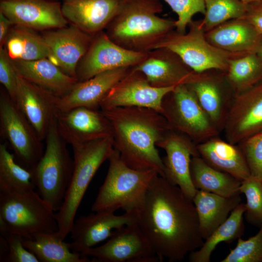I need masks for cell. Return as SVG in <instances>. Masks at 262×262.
Listing matches in <instances>:
<instances>
[{
    "instance_id": "cell-1",
    "label": "cell",
    "mask_w": 262,
    "mask_h": 262,
    "mask_svg": "<svg viewBox=\"0 0 262 262\" xmlns=\"http://www.w3.org/2000/svg\"><path fill=\"white\" fill-rule=\"evenodd\" d=\"M135 213L137 224L161 261H182L204 243L193 200L159 175Z\"/></svg>"
},
{
    "instance_id": "cell-2",
    "label": "cell",
    "mask_w": 262,
    "mask_h": 262,
    "mask_svg": "<svg viewBox=\"0 0 262 262\" xmlns=\"http://www.w3.org/2000/svg\"><path fill=\"white\" fill-rule=\"evenodd\" d=\"M109 121L114 148L129 167L153 169L164 177L162 158L157 144L171 129L164 117L154 109L119 107L100 110Z\"/></svg>"
},
{
    "instance_id": "cell-3",
    "label": "cell",
    "mask_w": 262,
    "mask_h": 262,
    "mask_svg": "<svg viewBox=\"0 0 262 262\" xmlns=\"http://www.w3.org/2000/svg\"><path fill=\"white\" fill-rule=\"evenodd\" d=\"M163 10L161 0H119L105 33L125 49L147 52L175 29L176 20L157 15Z\"/></svg>"
},
{
    "instance_id": "cell-4",
    "label": "cell",
    "mask_w": 262,
    "mask_h": 262,
    "mask_svg": "<svg viewBox=\"0 0 262 262\" xmlns=\"http://www.w3.org/2000/svg\"><path fill=\"white\" fill-rule=\"evenodd\" d=\"M108 172L92 206V212H136L144 202L147 192L159 175L153 169L138 170L128 166L114 148L109 158Z\"/></svg>"
},
{
    "instance_id": "cell-5",
    "label": "cell",
    "mask_w": 262,
    "mask_h": 262,
    "mask_svg": "<svg viewBox=\"0 0 262 262\" xmlns=\"http://www.w3.org/2000/svg\"><path fill=\"white\" fill-rule=\"evenodd\" d=\"M74 169L63 204L55 216L58 233L64 240L70 233L85 192L101 165L114 149L112 136L72 147Z\"/></svg>"
},
{
    "instance_id": "cell-6",
    "label": "cell",
    "mask_w": 262,
    "mask_h": 262,
    "mask_svg": "<svg viewBox=\"0 0 262 262\" xmlns=\"http://www.w3.org/2000/svg\"><path fill=\"white\" fill-rule=\"evenodd\" d=\"M45 140L44 154L33 173L38 194L55 212L60 209L70 183L74 159L70 155L67 143L59 133L56 119Z\"/></svg>"
},
{
    "instance_id": "cell-7",
    "label": "cell",
    "mask_w": 262,
    "mask_h": 262,
    "mask_svg": "<svg viewBox=\"0 0 262 262\" xmlns=\"http://www.w3.org/2000/svg\"><path fill=\"white\" fill-rule=\"evenodd\" d=\"M34 190L0 192V231L30 239L36 234L58 230L55 213Z\"/></svg>"
},
{
    "instance_id": "cell-8",
    "label": "cell",
    "mask_w": 262,
    "mask_h": 262,
    "mask_svg": "<svg viewBox=\"0 0 262 262\" xmlns=\"http://www.w3.org/2000/svg\"><path fill=\"white\" fill-rule=\"evenodd\" d=\"M188 28V31L184 33L172 30L159 42L155 49L164 48L170 50L196 73L212 70L225 73L231 54L214 47L208 41L200 22L192 21Z\"/></svg>"
},
{
    "instance_id": "cell-9",
    "label": "cell",
    "mask_w": 262,
    "mask_h": 262,
    "mask_svg": "<svg viewBox=\"0 0 262 262\" xmlns=\"http://www.w3.org/2000/svg\"><path fill=\"white\" fill-rule=\"evenodd\" d=\"M0 134L16 161L33 171L44 154L34 129L4 89L0 93Z\"/></svg>"
},
{
    "instance_id": "cell-10",
    "label": "cell",
    "mask_w": 262,
    "mask_h": 262,
    "mask_svg": "<svg viewBox=\"0 0 262 262\" xmlns=\"http://www.w3.org/2000/svg\"><path fill=\"white\" fill-rule=\"evenodd\" d=\"M160 113L171 129L187 135L196 144L220 134L187 84L176 86L164 97Z\"/></svg>"
},
{
    "instance_id": "cell-11",
    "label": "cell",
    "mask_w": 262,
    "mask_h": 262,
    "mask_svg": "<svg viewBox=\"0 0 262 262\" xmlns=\"http://www.w3.org/2000/svg\"><path fill=\"white\" fill-rule=\"evenodd\" d=\"M82 255L99 262L161 261L136 222L115 230L105 243Z\"/></svg>"
},
{
    "instance_id": "cell-12",
    "label": "cell",
    "mask_w": 262,
    "mask_h": 262,
    "mask_svg": "<svg viewBox=\"0 0 262 262\" xmlns=\"http://www.w3.org/2000/svg\"><path fill=\"white\" fill-rule=\"evenodd\" d=\"M147 54L125 49L102 32L94 36L89 48L78 64L77 79L83 82L106 71L133 67L141 62Z\"/></svg>"
},
{
    "instance_id": "cell-13",
    "label": "cell",
    "mask_w": 262,
    "mask_h": 262,
    "mask_svg": "<svg viewBox=\"0 0 262 262\" xmlns=\"http://www.w3.org/2000/svg\"><path fill=\"white\" fill-rule=\"evenodd\" d=\"M157 147L166 153L162 159L164 178L193 199L197 189L192 182L190 166L192 157L200 156L197 144L187 135L171 129L157 143Z\"/></svg>"
},
{
    "instance_id": "cell-14",
    "label": "cell",
    "mask_w": 262,
    "mask_h": 262,
    "mask_svg": "<svg viewBox=\"0 0 262 262\" xmlns=\"http://www.w3.org/2000/svg\"><path fill=\"white\" fill-rule=\"evenodd\" d=\"M262 131V81L234 95L222 131L226 140L238 145Z\"/></svg>"
},
{
    "instance_id": "cell-15",
    "label": "cell",
    "mask_w": 262,
    "mask_h": 262,
    "mask_svg": "<svg viewBox=\"0 0 262 262\" xmlns=\"http://www.w3.org/2000/svg\"><path fill=\"white\" fill-rule=\"evenodd\" d=\"M175 87H153L143 73L131 67L103 98L100 109L135 106L150 108L161 113L164 98Z\"/></svg>"
},
{
    "instance_id": "cell-16",
    "label": "cell",
    "mask_w": 262,
    "mask_h": 262,
    "mask_svg": "<svg viewBox=\"0 0 262 262\" xmlns=\"http://www.w3.org/2000/svg\"><path fill=\"white\" fill-rule=\"evenodd\" d=\"M109 211L95 212L75 219L70 233L72 240L70 249L82 254L88 249L108 239L114 231L136 222L135 212L115 215Z\"/></svg>"
},
{
    "instance_id": "cell-17",
    "label": "cell",
    "mask_w": 262,
    "mask_h": 262,
    "mask_svg": "<svg viewBox=\"0 0 262 262\" xmlns=\"http://www.w3.org/2000/svg\"><path fill=\"white\" fill-rule=\"evenodd\" d=\"M0 12L13 24L33 30H51L67 26L62 5L48 0H1Z\"/></svg>"
},
{
    "instance_id": "cell-18",
    "label": "cell",
    "mask_w": 262,
    "mask_h": 262,
    "mask_svg": "<svg viewBox=\"0 0 262 262\" xmlns=\"http://www.w3.org/2000/svg\"><path fill=\"white\" fill-rule=\"evenodd\" d=\"M56 120L60 135L72 147L112 136L109 121L98 109L78 107L59 111Z\"/></svg>"
},
{
    "instance_id": "cell-19",
    "label": "cell",
    "mask_w": 262,
    "mask_h": 262,
    "mask_svg": "<svg viewBox=\"0 0 262 262\" xmlns=\"http://www.w3.org/2000/svg\"><path fill=\"white\" fill-rule=\"evenodd\" d=\"M14 102L32 125L41 141L45 140L59 111V97L27 81L18 74Z\"/></svg>"
},
{
    "instance_id": "cell-20",
    "label": "cell",
    "mask_w": 262,
    "mask_h": 262,
    "mask_svg": "<svg viewBox=\"0 0 262 262\" xmlns=\"http://www.w3.org/2000/svg\"><path fill=\"white\" fill-rule=\"evenodd\" d=\"M42 36L50 51L47 59L77 79V66L89 48L94 36L71 24L49 30Z\"/></svg>"
},
{
    "instance_id": "cell-21",
    "label": "cell",
    "mask_w": 262,
    "mask_h": 262,
    "mask_svg": "<svg viewBox=\"0 0 262 262\" xmlns=\"http://www.w3.org/2000/svg\"><path fill=\"white\" fill-rule=\"evenodd\" d=\"M131 67L143 73L151 86L158 88L188 84L196 75L176 53L164 48L147 52L141 62Z\"/></svg>"
},
{
    "instance_id": "cell-22",
    "label": "cell",
    "mask_w": 262,
    "mask_h": 262,
    "mask_svg": "<svg viewBox=\"0 0 262 262\" xmlns=\"http://www.w3.org/2000/svg\"><path fill=\"white\" fill-rule=\"evenodd\" d=\"M207 72L196 73L194 79L187 85L220 133L235 94L225 76L219 77Z\"/></svg>"
},
{
    "instance_id": "cell-23",
    "label": "cell",
    "mask_w": 262,
    "mask_h": 262,
    "mask_svg": "<svg viewBox=\"0 0 262 262\" xmlns=\"http://www.w3.org/2000/svg\"><path fill=\"white\" fill-rule=\"evenodd\" d=\"M131 68L124 67L106 71L87 80L78 82L69 93L58 98V110L66 112L78 107L100 108L103 98Z\"/></svg>"
},
{
    "instance_id": "cell-24",
    "label": "cell",
    "mask_w": 262,
    "mask_h": 262,
    "mask_svg": "<svg viewBox=\"0 0 262 262\" xmlns=\"http://www.w3.org/2000/svg\"><path fill=\"white\" fill-rule=\"evenodd\" d=\"M119 0H65L62 10L71 25L95 36L106 28L115 15Z\"/></svg>"
},
{
    "instance_id": "cell-25",
    "label": "cell",
    "mask_w": 262,
    "mask_h": 262,
    "mask_svg": "<svg viewBox=\"0 0 262 262\" xmlns=\"http://www.w3.org/2000/svg\"><path fill=\"white\" fill-rule=\"evenodd\" d=\"M205 37L214 47L230 53H256L262 34L243 18L227 21L207 32Z\"/></svg>"
},
{
    "instance_id": "cell-26",
    "label": "cell",
    "mask_w": 262,
    "mask_h": 262,
    "mask_svg": "<svg viewBox=\"0 0 262 262\" xmlns=\"http://www.w3.org/2000/svg\"><path fill=\"white\" fill-rule=\"evenodd\" d=\"M11 60L20 76L59 98L69 93L78 82L47 58Z\"/></svg>"
},
{
    "instance_id": "cell-27",
    "label": "cell",
    "mask_w": 262,
    "mask_h": 262,
    "mask_svg": "<svg viewBox=\"0 0 262 262\" xmlns=\"http://www.w3.org/2000/svg\"><path fill=\"white\" fill-rule=\"evenodd\" d=\"M200 156L209 165L242 181L251 175L244 155L238 145L218 136L197 144Z\"/></svg>"
},
{
    "instance_id": "cell-28",
    "label": "cell",
    "mask_w": 262,
    "mask_h": 262,
    "mask_svg": "<svg viewBox=\"0 0 262 262\" xmlns=\"http://www.w3.org/2000/svg\"><path fill=\"white\" fill-rule=\"evenodd\" d=\"M192 200L203 240L227 219L242 200L240 195L225 197L201 190H197Z\"/></svg>"
},
{
    "instance_id": "cell-29",
    "label": "cell",
    "mask_w": 262,
    "mask_h": 262,
    "mask_svg": "<svg viewBox=\"0 0 262 262\" xmlns=\"http://www.w3.org/2000/svg\"><path fill=\"white\" fill-rule=\"evenodd\" d=\"M193 183L197 190L225 197L240 195L242 181L207 164L200 156L192 157L190 166Z\"/></svg>"
},
{
    "instance_id": "cell-30",
    "label": "cell",
    "mask_w": 262,
    "mask_h": 262,
    "mask_svg": "<svg viewBox=\"0 0 262 262\" xmlns=\"http://www.w3.org/2000/svg\"><path fill=\"white\" fill-rule=\"evenodd\" d=\"M64 240L57 231L36 234L30 239L23 238L22 242L41 262H90L88 257L72 251L69 243Z\"/></svg>"
},
{
    "instance_id": "cell-31",
    "label": "cell",
    "mask_w": 262,
    "mask_h": 262,
    "mask_svg": "<svg viewBox=\"0 0 262 262\" xmlns=\"http://www.w3.org/2000/svg\"><path fill=\"white\" fill-rule=\"evenodd\" d=\"M4 46L13 60L34 61L48 58L50 55L43 36L19 25L12 26Z\"/></svg>"
},
{
    "instance_id": "cell-32",
    "label": "cell",
    "mask_w": 262,
    "mask_h": 262,
    "mask_svg": "<svg viewBox=\"0 0 262 262\" xmlns=\"http://www.w3.org/2000/svg\"><path fill=\"white\" fill-rule=\"evenodd\" d=\"M245 203H240L230 213L227 219L218 226L204 242L202 246L190 253L191 262H209L213 251L221 242L230 243L244 233L243 215Z\"/></svg>"
},
{
    "instance_id": "cell-33",
    "label": "cell",
    "mask_w": 262,
    "mask_h": 262,
    "mask_svg": "<svg viewBox=\"0 0 262 262\" xmlns=\"http://www.w3.org/2000/svg\"><path fill=\"white\" fill-rule=\"evenodd\" d=\"M36 185L33 171L16 160L7 144H0V192L24 193L34 190Z\"/></svg>"
},
{
    "instance_id": "cell-34",
    "label": "cell",
    "mask_w": 262,
    "mask_h": 262,
    "mask_svg": "<svg viewBox=\"0 0 262 262\" xmlns=\"http://www.w3.org/2000/svg\"><path fill=\"white\" fill-rule=\"evenodd\" d=\"M225 76L234 94L241 93L262 81V60L256 53L230 59Z\"/></svg>"
},
{
    "instance_id": "cell-35",
    "label": "cell",
    "mask_w": 262,
    "mask_h": 262,
    "mask_svg": "<svg viewBox=\"0 0 262 262\" xmlns=\"http://www.w3.org/2000/svg\"><path fill=\"white\" fill-rule=\"evenodd\" d=\"M205 13L201 25L205 32L230 20L244 17L246 3L242 0H205Z\"/></svg>"
},
{
    "instance_id": "cell-36",
    "label": "cell",
    "mask_w": 262,
    "mask_h": 262,
    "mask_svg": "<svg viewBox=\"0 0 262 262\" xmlns=\"http://www.w3.org/2000/svg\"><path fill=\"white\" fill-rule=\"evenodd\" d=\"M240 191L246 197V220L260 228L262 226V180L250 176L242 181Z\"/></svg>"
},
{
    "instance_id": "cell-37",
    "label": "cell",
    "mask_w": 262,
    "mask_h": 262,
    "mask_svg": "<svg viewBox=\"0 0 262 262\" xmlns=\"http://www.w3.org/2000/svg\"><path fill=\"white\" fill-rule=\"evenodd\" d=\"M0 232V262H39L36 256L23 245L22 237L7 231Z\"/></svg>"
},
{
    "instance_id": "cell-38",
    "label": "cell",
    "mask_w": 262,
    "mask_h": 262,
    "mask_svg": "<svg viewBox=\"0 0 262 262\" xmlns=\"http://www.w3.org/2000/svg\"><path fill=\"white\" fill-rule=\"evenodd\" d=\"M236 246L221 262H262V226L247 240L239 238Z\"/></svg>"
},
{
    "instance_id": "cell-39",
    "label": "cell",
    "mask_w": 262,
    "mask_h": 262,
    "mask_svg": "<svg viewBox=\"0 0 262 262\" xmlns=\"http://www.w3.org/2000/svg\"><path fill=\"white\" fill-rule=\"evenodd\" d=\"M178 16L176 20V31L184 33L193 16L205 13V0H163Z\"/></svg>"
},
{
    "instance_id": "cell-40",
    "label": "cell",
    "mask_w": 262,
    "mask_h": 262,
    "mask_svg": "<svg viewBox=\"0 0 262 262\" xmlns=\"http://www.w3.org/2000/svg\"><path fill=\"white\" fill-rule=\"evenodd\" d=\"M238 145L244 155L250 175L262 180V131Z\"/></svg>"
},
{
    "instance_id": "cell-41",
    "label": "cell",
    "mask_w": 262,
    "mask_h": 262,
    "mask_svg": "<svg viewBox=\"0 0 262 262\" xmlns=\"http://www.w3.org/2000/svg\"><path fill=\"white\" fill-rule=\"evenodd\" d=\"M17 73L4 47L0 48V82L14 101L17 86Z\"/></svg>"
},
{
    "instance_id": "cell-42",
    "label": "cell",
    "mask_w": 262,
    "mask_h": 262,
    "mask_svg": "<svg viewBox=\"0 0 262 262\" xmlns=\"http://www.w3.org/2000/svg\"><path fill=\"white\" fill-rule=\"evenodd\" d=\"M243 18L262 34V0L246 3V11Z\"/></svg>"
},
{
    "instance_id": "cell-43",
    "label": "cell",
    "mask_w": 262,
    "mask_h": 262,
    "mask_svg": "<svg viewBox=\"0 0 262 262\" xmlns=\"http://www.w3.org/2000/svg\"><path fill=\"white\" fill-rule=\"evenodd\" d=\"M13 24L0 12V48L4 46L7 37Z\"/></svg>"
},
{
    "instance_id": "cell-44",
    "label": "cell",
    "mask_w": 262,
    "mask_h": 262,
    "mask_svg": "<svg viewBox=\"0 0 262 262\" xmlns=\"http://www.w3.org/2000/svg\"><path fill=\"white\" fill-rule=\"evenodd\" d=\"M256 54L260 57V58L262 60V43L259 46L256 52Z\"/></svg>"
},
{
    "instance_id": "cell-45",
    "label": "cell",
    "mask_w": 262,
    "mask_h": 262,
    "mask_svg": "<svg viewBox=\"0 0 262 262\" xmlns=\"http://www.w3.org/2000/svg\"><path fill=\"white\" fill-rule=\"evenodd\" d=\"M244 2H246V3H247V2H249L250 1H253V0H242Z\"/></svg>"
},
{
    "instance_id": "cell-46",
    "label": "cell",
    "mask_w": 262,
    "mask_h": 262,
    "mask_svg": "<svg viewBox=\"0 0 262 262\" xmlns=\"http://www.w3.org/2000/svg\"></svg>"
}]
</instances>
